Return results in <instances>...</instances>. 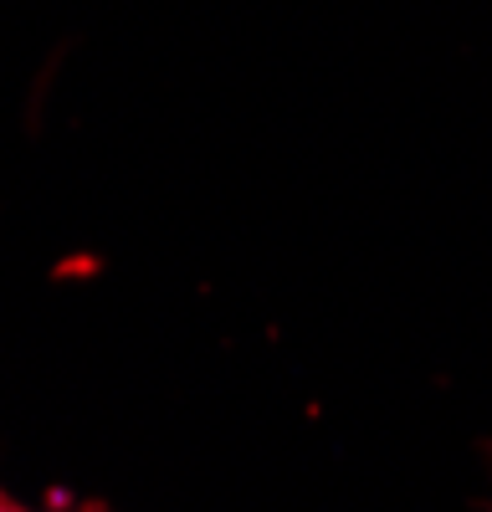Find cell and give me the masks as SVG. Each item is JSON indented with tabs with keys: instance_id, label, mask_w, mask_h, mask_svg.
Wrapping results in <instances>:
<instances>
[{
	"instance_id": "1",
	"label": "cell",
	"mask_w": 492,
	"mask_h": 512,
	"mask_svg": "<svg viewBox=\"0 0 492 512\" xmlns=\"http://www.w3.org/2000/svg\"><path fill=\"white\" fill-rule=\"evenodd\" d=\"M0 512H31V507H21L16 497H6V492H0Z\"/></svg>"
}]
</instances>
